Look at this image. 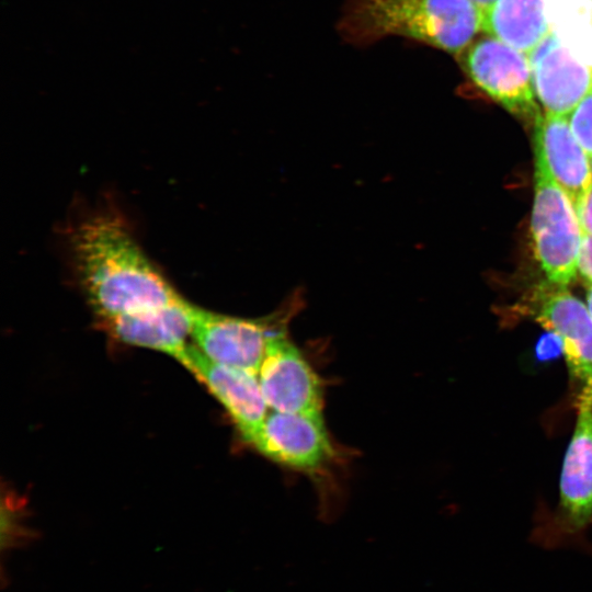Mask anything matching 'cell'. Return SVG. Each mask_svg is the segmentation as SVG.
<instances>
[{"label":"cell","mask_w":592,"mask_h":592,"mask_svg":"<svg viewBox=\"0 0 592 592\" xmlns=\"http://www.w3.org/2000/svg\"><path fill=\"white\" fill-rule=\"evenodd\" d=\"M578 272L582 278L589 284H592V236L584 235L579 262Z\"/></svg>","instance_id":"cell-17"},{"label":"cell","mask_w":592,"mask_h":592,"mask_svg":"<svg viewBox=\"0 0 592 592\" xmlns=\"http://www.w3.org/2000/svg\"><path fill=\"white\" fill-rule=\"evenodd\" d=\"M481 24L471 0H346L338 30L353 45L399 36L458 56Z\"/></svg>","instance_id":"cell-2"},{"label":"cell","mask_w":592,"mask_h":592,"mask_svg":"<svg viewBox=\"0 0 592 592\" xmlns=\"http://www.w3.org/2000/svg\"><path fill=\"white\" fill-rule=\"evenodd\" d=\"M536 162L571 198L577 212L592 186L591 158L577 140L568 116L540 113L535 119Z\"/></svg>","instance_id":"cell-12"},{"label":"cell","mask_w":592,"mask_h":592,"mask_svg":"<svg viewBox=\"0 0 592 592\" xmlns=\"http://www.w3.org/2000/svg\"><path fill=\"white\" fill-rule=\"evenodd\" d=\"M591 169H592V157H591Z\"/></svg>","instance_id":"cell-21"},{"label":"cell","mask_w":592,"mask_h":592,"mask_svg":"<svg viewBox=\"0 0 592 592\" xmlns=\"http://www.w3.org/2000/svg\"><path fill=\"white\" fill-rule=\"evenodd\" d=\"M274 463L316 471L334 456L323 417L271 411L250 443Z\"/></svg>","instance_id":"cell-10"},{"label":"cell","mask_w":592,"mask_h":592,"mask_svg":"<svg viewBox=\"0 0 592 592\" xmlns=\"http://www.w3.org/2000/svg\"><path fill=\"white\" fill-rule=\"evenodd\" d=\"M532 235L536 258L548 282L567 286L578 273L584 232L568 194L536 162Z\"/></svg>","instance_id":"cell-5"},{"label":"cell","mask_w":592,"mask_h":592,"mask_svg":"<svg viewBox=\"0 0 592 592\" xmlns=\"http://www.w3.org/2000/svg\"><path fill=\"white\" fill-rule=\"evenodd\" d=\"M547 8L548 0H494L481 32L528 54L550 32Z\"/></svg>","instance_id":"cell-14"},{"label":"cell","mask_w":592,"mask_h":592,"mask_svg":"<svg viewBox=\"0 0 592 592\" xmlns=\"http://www.w3.org/2000/svg\"><path fill=\"white\" fill-rule=\"evenodd\" d=\"M524 309L558 338L570 377L580 391L592 389V314L588 306L566 286L548 282L535 288Z\"/></svg>","instance_id":"cell-7"},{"label":"cell","mask_w":592,"mask_h":592,"mask_svg":"<svg viewBox=\"0 0 592 592\" xmlns=\"http://www.w3.org/2000/svg\"><path fill=\"white\" fill-rule=\"evenodd\" d=\"M177 360L207 386L227 410L243 440L251 443L270 410L258 375L216 363L191 344Z\"/></svg>","instance_id":"cell-11"},{"label":"cell","mask_w":592,"mask_h":592,"mask_svg":"<svg viewBox=\"0 0 592 592\" xmlns=\"http://www.w3.org/2000/svg\"><path fill=\"white\" fill-rule=\"evenodd\" d=\"M457 59L467 78L519 117L540 114L528 55L487 34L476 37Z\"/></svg>","instance_id":"cell-6"},{"label":"cell","mask_w":592,"mask_h":592,"mask_svg":"<svg viewBox=\"0 0 592 592\" xmlns=\"http://www.w3.org/2000/svg\"><path fill=\"white\" fill-rule=\"evenodd\" d=\"M298 303V297L291 299L261 318L229 316L191 305V338L212 361L258 375L269 340L288 328Z\"/></svg>","instance_id":"cell-4"},{"label":"cell","mask_w":592,"mask_h":592,"mask_svg":"<svg viewBox=\"0 0 592 592\" xmlns=\"http://www.w3.org/2000/svg\"><path fill=\"white\" fill-rule=\"evenodd\" d=\"M258 377L271 411L323 417L321 382L287 328L269 340Z\"/></svg>","instance_id":"cell-8"},{"label":"cell","mask_w":592,"mask_h":592,"mask_svg":"<svg viewBox=\"0 0 592 592\" xmlns=\"http://www.w3.org/2000/svg\"><path fill=\"white\" fill-rule=\"evenodd\" d=\"M191 303H180L102 322L116 339L133 345L164 352L174 358L187 346L191 337Z\"/></svg>","instance_id":"cell-13"},{"label":"cell","mask_w":592,"mask_h":592,"mask_svg":"<svg viewBox=\"0 0 592 592\" xmlns=\"http://www.w3.org/2000/svg\"><path fill=\"white\" fill-rule=\"evenodd\" d=\"M474 3L478 5V8L481 10H486L494 0H471Z\"/></svg>","instance_id":"cell-19"},{"label":"cell","mask_w":592,"mask_h":592,"mask_svg":"<svg viewBox=\"0 0 592 592\" xmlns=\"http://www.w3.org/2000/svg\"><path fill=\"white\" fill-rule=\"evenodd\" d=\"M587 306L589 310L592 314V284L588 285V292H587Z\"/></svg>","instance_id":"cell-20"},{"label":"cell","mask_w":592,"mask_h":592,"mask_svg":"<svg viewBox=\"0 0 592 592\" xmlns=\"http://www.w3.org/2000/svg\"><path fill=\"white\" fill-rule=\"evenodd\" d=\"M70 250L79 284L102 322L184 299L113 213L80 221L71 234Z\"/></svg>","instance_id":"cell-1"},{"label":"cell","mask_w":592,"mask_h":592,"mask_svg":"<svg viewBox=\"0 0 592 592\" xmlns=\"http://www.w3.org/2000/svg\"><path fill=\"white\" fill-rule=\"evenodd\" d=\"M527 55L534 93L545 114L569 116L592 93V67L553 32Z\"/></svg>","instance_id":"cell-9"},{"label":"cell","mask_w":592,"mask_h":592,"mask_svg":"<svg viewBox=\"0 0 592 592\" xmlns=\"http://www.w3.org/2000/svg\"><path fill=\"white\" fill-rule=\"evenodd\" d=\"M578 215L584 235L592 236V186L579 206Z\"/></svg>","instance_id":"cell-18"},{"label":"cell","mask_w":592,"mask_h":592,"mask_svg":"<svg viewBox=\"0 0 592 592\" xmlns=\"http://www.w3.org/2000/svg\"><path fill=\"white\" fill-rule=\"evenodd\" d=\"M592 524V389L578 395L574 429L559 481V504L536 528L533 540L544 548H576L592 555L587 531Z\"/></svg>","instance_id":"cell-3"},{"label":"cell","mask_w":592,"mask_h":592,"mask_svg":"<svg viewBox=\"0 0 592 592\" xmlns=\"http://www.w3.org/2000/svg\"><path fill=\"white\" fill-rule=\"evenodd\" d=\"M547 12L550 32L592 67V1L548 0Z\"/></svg>","instance_id":"cell-15"},{"label":"cell","mask_w":592,"mask_h":592,"mask_svg":"<svg viewBox=\"0 0 592 592\" xmlns=\"http://www.w3.org/2000/svg\"><path fill=\"white\" fill-rule=\"evenodd\" d=\"M577 140L592 157V93L583 99L568 116Z\"/></svg>","instance_id":"cell-16"}]
</instances>
